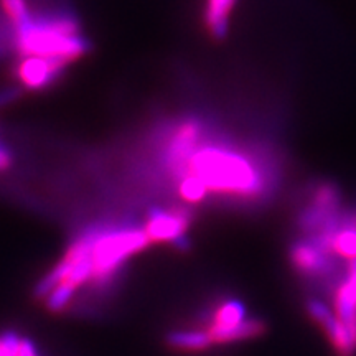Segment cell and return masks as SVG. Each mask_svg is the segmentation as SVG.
Wrapping results in <instances>:
<instances>
[{
    "label": "cell",
    "instance_id": "cell-1",
    "mask_svg": "<svg viewBox=\"0 0 356 356\" xmlns=\"http://www.w3.org/2000/svg\"><path fill=\"white\" fill-rule=\"evenodd\" d=\"M175 167L184 177L200 178L207 190L215 193L256 197L262 191V178L251 162L218 147L195 149Z\"/></svg>",
    "mask_w": 356,
    "mask_h": 356
},
{
    "label": "cell",
    "instance_id": "cell-2",
    "mask_svg": "<svg viewBox=\"0 0 356 356\" xmlns=\"http://www.w3.org/2000/svg\"><path fill=\"white\" fill-rule=\"evenodd\" d=\"M13 47L22 56H40L68 66L89 50V43L79 35L76 20L55 17L32 22L15 29Z\"/></svg>",
    "mask_w": 356,
    "mask_h": 356
},
{
    "label": "cell",
    "instance_id": "cell-3",
    "mask_svg": "<svg viewBox=\"0 0 356 356\" xmlns=\"http://www.w3.org/2000/svg\"><path fill=\"white\" fill-rule=\"evenodd\" d=\"M149 244L150 241L142 229L127 228L104 234L97 233L91 254L92 275L104 277L118 269V266L129 256L142 251Z\"/></svg>",
    "mask_w": 356,
    "mask_h": 356
},
{
    "label": "cell",
    "instance_id": "cell-4",
    "mask_svg": "<svg viewBox=\"0 0 356 356\" xmlns=\"http://www.w3.org/2000/svg\"><path fill=\"white\" fill-rule=\"evenodd\" d=\"M307 312L314 318V322L323 328L325 335L330 340L337 356H356L355 338L337 318L335 312H332L328 309V305H325L318 299L307 300Z\"/></svg>",
    "mask_w": 356,
    "mask_h": 356
},
{
    "label": "cell",
    "instance_id": "cell-5",
    "mask_svg": "<svg viewBox=\"0 0 356 356\" xmlns=\"http://www.w3.org/2000/svg\"><path fill=\"white\" fill-rule=\"evenodd\" d=\"M190 226V215L185 210L150 211L147 218L144 233L150 243L159 241H184L185 233Z\"/></svg>",
    "mask_w": 356,
    "mask_h": 356
},
{
    "label": "cell",
    "instance_id": "cell-6",
    "mask_svg": "<svg viewBox=\"0 0 356 356\" xmlns=\"http://www.w3.org/2000/svg\"><path fill=\"white\" fill-rule=\"evenodd\" d=\"M66 66L40 56H24L15 68V76L30 91H38L55 81Z\"/></svg>",
    "mask_w": 356,
    "mask_h": 356
},
{
    "label": "cell",
    "instance_id": "cell-7",
    "mask_svg": "<svg viewBox=\"0 0 356 356\" xmlns=\"http://www.w3.org/2000/svg\"><path fill=\"white\" fill-rule=\"evenodd\" d=\"M292 266L307 277H325L332 273L330 252L315 241H299L291 249Z\"/></svg>",
    "mask_w": 356,
    "mask_h": 356
},
{
    "label": "cell",
    "instance_id": "cell-8",
    "mask_svg": "<svg viewBox=\"0 0 356 356\" xmlns=\"http://www.w3.org/2000/svg\"><path fill=\"white\" fill-rule=\"evenodd\" d=\"M327 251L348 261L356 259V211L337 222V228L327 241Z\"/></svg>",
    "mask_w": 356,
    "mask_h": 356
},
{
    "label": "cell",
    "instance_id": "cell-9",
    "mask_svg": "<svg viewBox=\"0 0 356 356\" xmlns=\"http://www.w3.org/2000/svg\"><path fill=\"white\" fill-rule=\"evenodd\" d=\"M266 330L267 325L261 318H244L233 327H211L208 332L215 343H233V341L251 340L264 335Z\"/></svg>",
    "mask_w": 356,
    "mask_h": 356
},
{
    "label": "cell",
    "instance_id": "cell-10",
    "mask_svg": "<svg viewBox=\"0 0 356 356\" xmlns=\"http://www.w3.org/2000/svg\"><path fill=\"white\" fill-rule=\"evenodd\" d=\"M236 0H207L204 8V24L215 38H222L228 30L229 13Z\"/></svg>",
    "mask_w": 356,
    "mask_h": 356
},
{
    "label": "cell",
    "instance_id": "cell-11",
    "mask_svg": "<svg viewBox=\"0 0 356 356\" xmlns=\"http://www.w3.org/2000/svg\"><path fill=\"white\" fill-rule=\"evenodd\" d=\"M165 341L170 346H173V348H180V350H204L215 343L210 335V332H202V330L170 332L165 337Z\"/></svg>",
    "mask_w": 356,
    "mask_h": 356
},
{
    "label": "cell",
    "instance_id": "cell-12",
    "mask_svg": "<svg viewBox=\"0 0 356 356\" xmlns=\"http://www.w3.org/2000/svg\"><path fill=\"white\" fill-rule=\"evenodd\" d=\"M244 315H246V312H244L241 302L229 300L216 312L215 323L211 327H233V325L243 322Z\"/></svg>",
    "mask_w": 356,
    "mask_h": 356
},
{
    "label": "cell",
    "instance_id": "cell-13",
    "mask_svg": "<svg viewBox=\"0 0 356 356\" xmlns=\"http://www.w3.org/2000/svg\"><path fill=\"white\" fill-rule=\"evenodd\" d=\"M0 7H2L3 15L15 29H20L30 22L29 6L25 0H0Z\"/></svg>",
    "mask_w": 356,
    "mask_h": 356
},
{
    "label": "cell",
    "instance_id": "cell-14",
    "mask_svg": "<svg viewBox=\"0 0 356 356\" xmlns=\"http://www.w3.org/2000/svg\"><path fill=\"white\" fill-rule=\"evenodd\" d=\"M178 193L180 197L188 203H200L207 198V186L200 178L191 177V175H185L181 177L180 185H178Z\"/></svg>",
    "mask_w": 356,
    "mask_h": 356
},
{
    "label": "cell",
    "instance_id": "cell-15",
    "mask_svg": "<svg viewBox=\"0 0 356 356\" xmlns=\"http://www.w3.org/2000/svg\"><path fill=\"white\" fill-rule=\"evenodd\" d=\"M73 284L68 282V280H63L61 284L53 289V291L47 296V309L50 312H61L66 305L70 304L71 297L74 293Z\"/></svg>",
    "mask_w": 356,
    "mask_h": 356
},
{
    "label": "cell",
    "instance_id": "cell-16",
    "mask_svg": "<svg viewBox=\"0 0 356 356\" xmlns=\"http://www.w3.org/2000/svg\"><path fill=\"white\" fill-rule=\"evenodd\" d=\"M0 343H2L3 350L7 351L8 356H19L22 340H19V337H17L15 333H6V335L0 338Z\"/></svg>",
    "mask_w": 356,
    "mask_h": 356
},
{
    "label": "cell",
    "instance_id": "cell-17",
    "mask_svg": "<svg viewBox=\"0 0 356 356\" xmlns=\"http://www.w3.org/2000/svg\"><path fill=\"white\" fill-rule=\"evenodd\" d=\"M12 165V155L3 147H0V170H7Z\"/></svg>",
    "mask_w": 356,
    "mask_h": 356
},
{
    "label": "cell",
    "instance_id": "cell-18",
    "mask_svg": "<svg viewBox=\"0 0 356 356\" xmlns=\"http://www.w3.org/2000/svg\"><path fill=\"white\" fill-rule=\"evenodd\" d=\"M19 356H35V348H33L32 341H30V340H22Z\"/></svg>",
    "mask_w": 356,
    "mask_h": 356
},
{
    "label": "cell",
    "instance_id": "cell-19",
    "mask_svg": "<svg viewBox=\"0 0 356 356\" xmlns=\"http://www.w3.org/2000/svg\"><path fill=\"white\" fill-rule=\"evenodd\" d=\"M0 356H8L7 355V351L3 350V346H2V343H0Z\"/></svg>",
    "mask_w": 356,
    "mask_h": 356
}]
</instances>
